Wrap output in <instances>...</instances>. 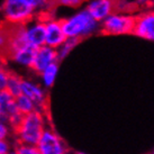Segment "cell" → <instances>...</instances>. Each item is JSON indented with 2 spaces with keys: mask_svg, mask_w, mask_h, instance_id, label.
I'll return each instance as SVG.
<instances>
[{
  "mask_svg": "<svg viewBox=\"0 0 154 154\" xmlns=\"http://www.w3.org/2000/svg\"><path fill=\"white\" fill-rule=\"evenodd\" d=\"M50 126L48 112L35 110L23 116L19 124L14 128L13 140L18 144L36 146L45 129Z\"/></svg>",
  "mask_w": 154,
  "mask_h": 154,
  "instance_id": "6da1fadb",
  "label": "cell"
},
{
  "mask_svg": "<svg viewBox=\"0 0 154 154\" xmlns=\"http://www.w3.org/2000/svg\"><path fill=\"white\" fill-rule=\"evenodd\" d=\"M61 23L66 38L81 41L100 30V23L94 20L86 8L79 9L77 13L62 19Z\"/></svg>",
  "mask_w": 154,
  "mask_h": 154,
  "instance_id": "7a4b0ae2",
  "label": "cell"
},
{
  "mask_svg": "<svg viewBox=\"0 0 154 154\" xmlns=\"http://www.w3.org/2000/svg\"><path fill=\"white\" fill-rule=\"evenodd\" d=\"M1 15L5 22L10 26L24 25L37 17L34 8L26 0H4L1 5Z\"/></svg>",
  "mask_w": 154,
  "mask_h": 154,
  "instance_id": "3957f363",
  "label": "cell"
},
{
  "mask_svg": "<svg viewBox=\"0 0 154 154\" xmlns=\"http://www.w3.org/2000/svg\"><path fill=\"white\" fill-rule=\"evenodd\" d=\"M135 15L132 13L114 11L100 23V32L105 35L120 36L133 33Z\"/></svg>",
  "mask_w": 154,
  "mask_h": 154,
  "instance_id": "277c9868",
  "label": "cell"
},
{
  "mask_svg": "<svg viewBox=\"0 0 154 154\" xmlns=\"http://www.w3.org/2000/svg\"><path fill=\"white\" fill-rule=\"evenodd\" d=\"M41 154H70V149L52 126L47 127L36 144Z\"/></svg>",
  "mask_w": 154,
  "mask_h": 154,
  "instance_id": "5b68a950",
  "label": "cell"
},
{
  "mask_svg": "<svg viewBox=\"0 0 154 154\" xmlns=\"http://www.w3.org/2000/svg\"><path fill=\"white\" fill-rule=\"evenodd\" d=\"M20 94L30 99L37 110L48 112V94L47 90L42 87L41 83H37L32 79H22V89Z\"/></svg>",
  "mask_w": 154,
  "mask_h": 154,
  "instance_id": "8992f818",
  "label": "cell"
},
{
  "mask_svg": "<svg viewBox=\"0 0 154 154\" xmlns=\"http://www.w3.org/2000/svg\"><path fill=\"white\" fill-rule=\"evenodd\" d=\"M22 117L16 108L15 98L6 90L0 91V120L6 122L14 129L19 124Z\"/></svg>",
  "mask_w": 154,
  "mask_h": 154,
  "instance_id": "52a82bcc",
  "label": "cell"
},
{
  "mask_svg": "<svg viewBox=\"0 0 154 154\" xmlns=\"http://www.w3.org/2000/svg\"><path fill=\"white\" fill-rule=\"evenodd\" d=\"M43 17L45 25V45L56 50L66 39L62 28V23L60 19H56L50 15Z\"/></svg>",
  "mask_w": 154,
  "mask_h": 154,
  "instance_id": "ba28073f",
  "label": "cell"
},
{
  "mask_svg": "<svg viewBox=\"0 0 154 154\" xmlns=\"http://www.w3.org/2000/svg\"><path fill=\"white\" fill-rule=\"evenodd\" d=\"M137 37L154 41V13L153 10H144L138 15H135V23L133 33Z\"/></svg>",
  "mask_w": 154,
  "mask_h": 154,
  "instance_id": "9c48e42d",
  "label": "cell"
},
{
  "mask_svg": "<svg viewBox=\"0 0 154 154\" xmlns=\"http://www.w3.org/2000/svg\"><path fill=\"white\" fill-rule=\"evenodd\" d=\"M55 62H59L57 61L56 50L47 46V45H43V46H41L35 50L34 61H33L32 70L35 73L38 74L45 68H47L48 65L53 64V63H55Z\"/></svg>",
  "mask_w": 154,
  "mask_h": 154,
  "instance_id": "30bf717a",
  "label": "cell"
},
{
  "mask_svg": "<svg viewBox=\"0 0 154 154\" xmlns=\"http://www.w3.org/2000/svg\"><path fill=\"white\" fill-rule=\"evenodd\" d=\"M86 10L98 23H101L111 13L115 11L114 0H89L86 5Z\"/></svg>",
  "mask_w": 154,
  "mask_h": 154,
  "instance_id": "8fae6325",
  "label": "cell"
},
{
  "mask_svg": "<svg viewBox=\"0 0 154 154\" xmlns=\"http://www.w3.org/2000/svg\"><path fill=\"white\" fill-rule=\"evenodd\" d=\"M35 50L27 45L11 47L7 51V55L13 61L15 64L19 65L22 68L32 69L33 61H34Z\"/></svg>",
  "mask_w": 154,
  "mask_h": 154,
  "instance_id": "7c38bea8",
  "label": "cell"
},
{
  "mask_svg": "<svg viewBox=\"0 0 154 154\" xmlns=\"http://www.w3.org/2000/svg\"><path fill=\"white\" fill-rule=\"evenodd\" d=\"M59 70H60V64H59V62H55L44 69L42 72L38 73L41 85L43 88L47 90L54 86L57 74H59Z\"/></svg>",
  "mask_w": 154,
  "mask_h": 154,
  "instance_id": "4fadbf2b",
  "label": "cell"
},
{
  "mask_svg": "<svg viewBox=\"0 0 154 154\" xmlns=\"http://www.w3.org/2000/svg\"><path fill=\"white\" fill-rule=\"evenodd\" d=\"M15 105H16L18 112L22 116L27 115V114H30L33 111L37 110L35 103L30 99H28L27 97L23 96V94H19L18 97L15 98Z\"/></svg>",
  "mask_w": 154,
  "mask_h": 154,
  "instance_id": "5bb4252c",
  "label": "cell"
},
{
  "mask_svg": "<svg viewBox=\"0 0 154 154\" xmlns=\"http://www.w3.org/2000/svg\"><path fill=\"white\" fill-rule=\"evenodd\" d=\"M80 41H78V39H74V38H66L63 42V43L61 44L60 46L56 48V54H57V61L60 62V61L64 60L65 57H68L69 54L71 53V52L78 46V44H79Z\"/></svg>",
  "mask_w": 154,
  "mask_h": 154,
  "instance_id": "9a60e30c",
  "label": "cell"
},
{
  "mask_svg": "<svg viewBox=\"0 0 154 154\" xmlns=\"http://www.w3.org/2000/svg\"><path fill=\"white\" fill-rule=\"evenodd\" d=\"M22 77H19L18 74L11 72L9 77L8 83L6 87V91L10 96H13L14 98L18 97L20 94V89H22Z\"/></svg>",
  "mask_w": 154,
  "mask_h": 154,
  "instance_id": "2e32d148",
  "label": "cell"
},
{
  "mask_svg": "<svg viewBox=\"0 0 154 154\" xmlns=\"http://www.w3.org/2000/svg\"><path fill=\"white\" fill-rule=\"evenodd\" d=\"M14 152L16 154H41L36 146L24 145V144H18V143H15Z\"/></svg>",
  "mask_w": 154,
  "mask_h": 154,
  "instance_id": "e0dca14e",
  "label": "cell"
},
{
  "mask_svg": "<svg viewBox=\"0 0 154 154\" xmlns=\"http://www.w3.org/2000/svg\"><path fill=\"white\" fill-rule=\"evenodd\" d=\"M10 73H11V71L0 61V91L6 90Z\"/></svg>",
  "mask_w": 154,
  "mask_h": 154,
  "instance_id": "ac0fdd59",
  "label": "cell"
},
{
  "mask_svg": "<svg viewBox=\"0 0 154 154\" xmlns=\"http://www.w3.org/2000/svg\"><path fill=\"white\" fill-rule=\"evenodd\" d=\"M14 129L6 122L0 120V141L4 140H13Z\"/></svg>",
  "mask_w": 154,
  "mask_h": 154,
  "instance_id": "d6986e66",
  "label": "cell"
},
{
  "mask_svg": "<svg viewBox=\"0 0 154 154\" xmlns=\"http://www.w3.org/2000/svg\"><path fill=\"white\" fill-rule=\"evenodd\" d=\"M115 1V11L119 13H131V9L134 7V2L131 0H114Z\"/></svg>",
  "mask_w": 154,
  "mask_h": 154,
  "instance_id": "ffe728a7",
  "label": "cell"
},
{
  "mask_svg": "<svg viewBox=\"0 0 154 154\" xmlns=\"http://www.w3.org/2000/svg\"><path fill=\"white\" fill-rule=\"evenodd\" d=\"M9 46V29L0 28V52L2 51L7 54Z\"/></svg>",
  "mask_w": 154,
  "mask_h": 154,
  "instance_id": "44dd1931",
  "label": "cell"
},
{
  "mask_svg": "<svg viewBox=\"0 0 154 154\" xmlns=\"http://www.w3.org/2000/svg\"><path fill=\"white\" fill-rule=\"evenodd\" d=\"M56 4L68 8H80L83 0H56Z\"/></svg>",
  "mask_w": 154,
  "mask_h": 154,
  "instance_id": "7402d4cb",
  "label": "cell"
},
{
  "mask_svg": "<svg viewBox=\"0 0 154 154\" xmlns=\"http://www.w3.org/2000/svg\"><path fill=\"white\" fill-rule=\"evenodd\" d=\"M14 146H15L14 140H4V141H0V154H6L11 152L14 150Z\"/></svg>",
  "mask_w": 154,
  "mask_h": 154,
  "instance_id": "603a6c76",
  "label": "cell"
},
{
  "mask_svg": "<svg viewBox=\"0 0 154 154\" xmlns=\"http://www.w3.org/2000/svg\"><path fill=\"white\" fill-rule=\"evenodd\" d=\"M153 5V0H135L134 1V6H136L141 9H150V7Z\"/></svg>",
  "mask_w": 154,
  "mask_h": 154,
  "instance_id": "cb8c5ba5",
  "label": "cell"
},
{
  "mask_svg": "<svg viewBox=\"0 0 154 154\" xmlns=\"http://www.w3.org/2000/svg\"><path fill=\"white\" fill-rule=\"evenodd\" d=\"M72 154H87L86 152H82V151H75V152H73Z\"/></svg>",
  "mask_w": 154,
  "mask_h": 154,
  "instance_id": "d4e9b609",
  "label": "cell"
},
{
  "mask_svg": "<svg viewBox=\"0 0 154 154\" xmlns=\"http://www.w3.org/2000/svg\"><path fill=\"white\" fill-rule=\"evenodd\" d=\"M6 154H16V153H15V152H14V150H13L11 152H9V153H6Z\"/></svg>",
  "mask_w": 154,
  "mask_h": 154,
  "instance_id": "484cf974",
  "label": "cell"
},
{
  "mask_svg": "<svg viewBox=\"0 0 154 154\" xmlns=\"http://www.w3.org/2000/svg\"><path fill=\"white\" fill-rule=\"evenodd\" d=\"M146 154H153V153H152V152H151V153H146Z\"/></svg>",
  "mask_w": 154,
  "mask_h": 154,
  "instance_id": "4316f807",
  "label": "cell"
}]
</instances>
